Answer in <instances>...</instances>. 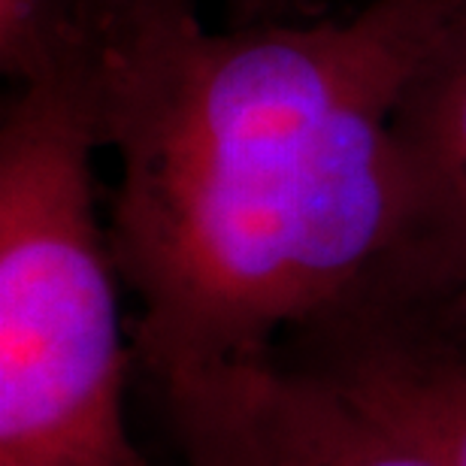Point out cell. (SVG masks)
<instances>
[{"label": "cell", "instance_id": "5b68a950", "mask_svg": "<svg viewBox=\"0 0 466 466\" xmlns=\"http://www.w3.org/2000/svg\"><path fill=\"white\" fill-rule=\"evenodd\" d=\"M394 137L409 216L381 276L466 303V22L409 86Z\"/></svg>", "mask_w": 466, "mask_h": 466}, {"label": "cell", "instance_id": "7a4b0ae2", "mask_svg": "<svg viewBox=\"0 0 466 466\" xmlns=\"http://www.w3.org/2000/svg\"><path fill=\"white\" fill-rule=\"evenodd\" d=\"M0 121V461L139 466L125 431L116 258L95 207L100 148L61 25L13 67Z\"/></svg>", "mask_w": 466, "mask_h": 466}, {"label": "cell", "instance_id": "6da1fadb", "mask_svg": "<svg viewBox=\"0 0 466 466\" xmlns=\"http://www.w3.org/2000/svg\"><path fill=\"white\" fill-rule=\"evenodd\" d=\"M134 354L157 385L267 360L397 255L394 118L466 0H370L342 22L207 31L198 0H70Z\"/></svg>", "mask_w": 466, "mask_h": 466}, {"label": "cell", "instance_id": "277c9868", "mask_svg": "<svg viewBox=\"0 0 466 466\" xmlns=\"http://www.w3.org/2000/svg\"><path fill=\"white\" fill-rule=\"evenodd\" d=\"M285 342L442 466H466V303L370 282Z\"/></svg>", "mask_w": 466, "mask_h": 466}, {"label": "cell", "instance_id": "3957f363", "mask_svg": "<svg viewBox=\"0 0 466 466\" xmlns=\"http://www.w3.org/2000/svg\"><path fill=\"white\" fill-rule=\"evenodd\" d=\"M185 466H442L397 427L279 354L164 385Z\"/></svg>", "mask_w": 466, "mask_h": 466}]
</instances>
